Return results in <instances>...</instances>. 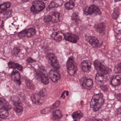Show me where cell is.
<instances>
[{"mask_svg": "<svg viewBox=\"0 0 121 121\" xmlns=\"http://www.w3.org/2000/svg\"><path fill=\"white\" fill-rule=\"evenodd\" d=\"M75 5V3L73 0H70L69 2L66 3L65 4V8L68 10H70L73 9Z\"/></svg>", "mask_w": 121, "mask_h": 121, "instance_id": "obj_30", "label": "cell"}, {"mask_svg": "<svg viewBox=\"0 0 121 121\" xmlns=\"http://www.w3.org/2000/svg\"><path fill=\"white\" fill-rule=\"evenodd\" d=\"M94 65L98 73L102 75H107L112 72L111 69L103 64L102 61L99 60L94 61Z\"/></svg>", "mask_w": 121, "mask_h": 121, "instance_id": "obj_2", "label": "cell"}, {"mask_svg": "<svg viewBox=\"0 0 121 121\" xmlns=\"http://www.w3.org/2000/svg\"><path fill=\"white\" fill-rule=\"evenodd\" d=\"M107 75H102L97 73L95 76V80L98 82L104 83L107 82Z\"/></svg>", "mask_w": 121, "mask_h": 121, "instance_id": "obj_22", "label": "cell"}, {"mask_svg": "<svg viewBox=\"0 0 121 121\" xmlns=\"http://www.w3.org/2000/svg\"><path fill=\"white\" fill-rule=\"evenodd\" d=\"M72 117L75 121L80 120L83 117V114L80 110L75 112L72 114Z\"/></svg>", "mask_w": 121, "mask_h": 121, "instance_id": "obj_25", "label": "cell"}, {"mask_svg": "<svg viewBox=\"0 0 121 121\" xmlns=\"http://www.w3.org/2000/svg\"><path fill=\"white\" fill-rule=\"evenodd\" d=\"M20 49L18 47H15L12 51V54L13 56H16L18 55L20 52Z\"/></svg>", "mask_w": 121, "mask_h": 121, "instance_id": "obj_35", "label": "cell"}, {"mask_svg": "<svg viewBox=\"0 0 121 121\" xmlns=\"http://www.w3.org/2000/svg\"><path fill=\"white\" fill-rule=\"evenodd\" d=\"M37 78L45 85L49 83V81L47 76V72L43 67L39 68L36 73Z\"/></svg>", "mask_w": 121, "mask_h": 121, "instance_id": "obj_5", "label": "cell"}, {"mask_svg": "<svg viewBox=\"0 0 121 121\" xmlns=\"http://www.w3.org/2000/svg\"><path fill=\"white\" fill-rule=\"evenodd\" d=\"M100 88L103 91H104V92L107 91L108 90V88L105 85L101 86H100Z\"/></svg>", "mask_w": 121, "mask_h": 121, "instance_id": "obj_38", "label": "cell"}, {"mask_svg": "<svg viewBox=\"0 0 121 121\" xmlns=\"http://www.w3.org/2000/svg\"><path fill=\"white\" fill-rule=\"evenodd\" d=\"M11 100L14 106L15 111L17 113H21L23 111V107L21 100L19 97L16 95L12 96Z\"/></svg>", "mask_w": 121, "mask_h": 121, "instance_id": "obj_10", "label": "cell"}, {"mask_svg": "<svg viewBox=\"0 0 121 121\" xmlns=\"http://www.w3.org/2000/svg\"><path fill=\"white\" fill-rule=\"evenodd\" d=\"M94 28L95 31L100 34H102L105 32V26L103 22L97 23L95 24Z\"/></svg>", "mask_w": 121, "mask_h": 121, "instance_id": "obj_18", "label": "cell"}, {"mask_svg": "<svg viewBox=\"0 0 121 121\" xmlns=\"http://www.w3.org/2000/svg\"><path fill=\"white\" fill-rule=\"evenodd\" d=\"M64 2L63 0H53L47 9L46 12L49 11L52 8L61 7L63 5Z\"/></svg>", "mask_w": 121, "mask_h": 121, "instance_id": "obj_14", "label": "cell"}, {"mask_svg": "<svg viewBox=\"0 0 121 121\" xmlns=\"http://www.w3.org/2000/svg\"><path fill=\"white\" fill-rule=\"evenodd\" d=\"M87 41L93 48H96L99 47L101 44L97 37L91 36L88 37Z\"/></svg>", "mask_w": 121, "mask_h": 121, "instance_id": "obj_13", "label": "cell"}, {"mask_svg": "<svg viewBox=\"0 0 121 121\" xmlns=\"http://www.w3.org/2000/svg\"><path fill=\"white\" fill-rule=\"evenodd\" d=\"M115 95L117 99L118 100H119L120 101H121V94H120V93H119V94L116 95Z\"/></svg>", "mask_w": 121, "mask_h": 121, "instance_id": "obj_40", "label": "cell"}, {"mask_svg": "<svg viewBox=\"0 0 121 121\" xmlns=\"http://www.w3.org/2000/svg\"><path fill=\"white\" fill-rule=\"evenodd\" d=\"M52 110V109H51V107H49L43 109L41 111V112L42 114H48L49 112H51Z\"/></svg>", "mask_w": 121, "mask_h": 121, "instance_id": "obj_33", "label": "cell"}, {"mask_svg": "<svg viewBox=\"0 0 121 121\" xmlns=\"http://www.w3.org/2000/svg\"><path fill=\"white\" fill-rule=\"evenodd\" d=\"M49 76L53 82H58L61 78V76L58 72L53 70H51L49 73Z\"/></svg>", "mask_w": 121, "mask_h": 121, "instance_id": "obj_16", "label": "cell"}, {"mask_svg": "<svg viewBox=\"0 0 121 121\" xmlns=\"http://www.w3.org/2000/svg\"></svg>", "mask_w": 121, "mask_h": 121, "instance_id": "obj_44", "label": "cell"}, {"mask_svg": "<svg viewBox=\"0 0 121 121\" xmlns=\"http://www.w3.org/2000/svg\"><path fill=\"white\" fill-rule=\"evenodd\" d=\"M114 72L115 73H121V63L117 64L114 69Z\"/></svg>", "mask_w": 121, "mask_h": 121, "instance_id": "obj_32", "label": "cell"}, {"mask_svg": "<svg viewBox=\"0 0 121 121\" xmlns=\"http://www.w3.org/2000/svg\"><path fill=\"white\" fill-rule=\"evenodd\" d=\"M8 66L11 68L16 69L20 71H22L23 69V68L22 65L18 64L15 63L14 62H9Z\"/></svg>", "mask_w": 121, "mask_h": 121, "instance_id": "obj_28", "label": "cell"}, {"mask_svg": "<svg viewBox=\"0 0 121 121\" xmlns=\"http://www.w3.org/2000/svg\"><path fill=\"white\" fill-rule=\"evenodd\" d=\"M84 13L87 15H98L102 14V13L98 7L94 5L90 6L87 9H84Z\"/></svg>", "mask_w": 121, "mask_h": 121, "instance_id": "obj_11", "label": "cell"}, {"mask_svg": "<svg viewBox=\"0 0 121 121\" xmlns=\"http://www.w3.org/2000/svg\"><path fill=\"white\" fill-rule=\"evenodd\" d=\"M27 87L31 89H34V85L32 84L31 82H29V81H28L27 82Z\"/></svg>", "mask_w": 121, "mask_h": 121, "instance_id": "obj_37", "label": "cell"}, {"mask_svg": "<svg viewBox=\"0 0 121 121\" xmlns=\"http://www.w3.org/2000/svg\"><path fill=\"white\" fill-rule=\"evenodd\" d=\"M43 20L44 22L46 23H49L51 22V20L50 15L49 14L48 15H46L44 18Z\"/></svg>", "mask_w": 121, "mask_h": 121, "instance_id": "obj_36", "label": "cell"}, {"mask_svg": "<svg viewBox=\"0 0 121 121\" xmlns=\"http://www.w3.org/2000/svg\"><path fill=\"white\" fill-rule=\"evenodd\" d=\"M27 62L28 63H33V62H35V61L31 57H29L26 60Z\"/></svg>", "mask_w": 121, "mask_h": 121, "instance_id": "obj_39", "label": "cell"}, {"mask_svg": "<svg viewBox=\"0 0 121 121\" xmlns=\"http://www.w3.org/2000/svg\"><path fill=\"white\" fill-rule=\"evenodd\" d=\"M64 39L73 43H76L79 40V37L76 35L70 33H66L64 34Z\"/></svg>", "mask_w": 121, "mask_h": 121, "instance_id": "obj_12", "label": "cell"}, {"mask_svg": "<svg viewBox=\"0 0 121 121\" xmlns=\"http://www.w3.org/2000/svg\"><path fill=\"white\" fill-rule=\"evenodd\" d=\"M47 56L49 62L52 67L56 70H59L60 65L56 55L53 53H49Z\"/></svg>", "mask_w": 121, "mask_h": 121, "instance_id": "obj_8", "label": "cell"}, {"mask_svg": "<svg viewBox=\"0 0 121 121\" xmlns=\"http://www.w3.org/2000/svg\"><path fill=\"white\" fill-rule=\"evenodd\" d=\"M12 79L19 85L21 84V77L19 73L16 70L13 71L12 73Z\"/></svg>", "mask_w": 121, "mask_h": 121, "instance_id": "obj_20", "label": "cell"}, {"mask_svg": "<svg viewBox=\"0 0 121 121\" xmlns=\"http://www.w3.org/2000/svg\"><path fill=\"white\" fill-rule=\"evenodd\" d=\"M8 116V110L4 108H1L0 109V117L2 119H5L7 118Z\"/></svg>", "mask_w": 121, "mask_h": 121, "instance_id": "obj_26", "label": "cell"}, {"mask_svg": "<svg viewBox=\"0 0 121 121\" xmlns=\"http://www.w3.org/2000/svg\"><path fill=\"white\" fill-rule=\"evenodd\" d=\"M53 39L57 42H60L64 40V34L61 31L53 32L51 35Z\"/></svg>", "mask_w": 121, "mask_h": 121, "instance_id": "obj_15", "label": "cell"}, {"mask_svg": "<svg viewBox=\"0 0 121 121\" xmlns=\"http://www.w3.org/2000/svg\"><path fill=\"white\" fill-rule=\"evenodd\" d=\"M62 117V112L60 110H56L52 113V118L54 120L60 119Z\"/></svg>", "mask_w": 121, "mask_h": 121, "instance_id": "obj_24", "label": "cell"}, {"mask_svg": "<svg viewBox=\"0 0 121 121\" xmlns=\"http://www.w3.org/2000/svg\"><path fill=\"white\" fill-rule=\"evenodd\" d=\"M22 0L24 2H27L29 1V0Z\"/></svg>", "mask_w": 121, "mask_h": 121, "instance_id": "obj_42", "label": "cell"}, {"mask_svg": "<svg viewBox=\"0 0 121 121\" xmlns=\"http://www.w3.org/2000/svg\"><path fill=\"white\" fill-rule=\"evenodd\" d=\"M121 0H114V1L115 2H120Z\"/></svg>", "mask_w": 121, "mask_h": 121, "instance_id": "obj_41", "label": "cell"}, {"mask_svg": "<svg viewBox=\"0 0 121 121\" xmlns=\"http://www.w3.org/2000/svg\"><path fill=\"white\" fill-rule=\"evenodd\" d=\"M11 6V3L10 2H7L0 5V13H3L8 8H9Z\"/></svg>", "mask_w": 121, "mask_h": 121, "instance_id": "obj_27", "label": "cell"}, {"mask_svg": "<svg viewBox=\"0 0 121 121\" xmlns=\"http://www.w3.org/2000/svg\"><path fill=\"white\" fill-rule=\"evenodd\" d=\"M45 8V4L42 1H34L30 8L31 13L34 14H37L42 11Z\"/></svg>", "mask_w": 121, "mask_h": 121, "instance_id": "obj_6", "label": "cell"}, {"mask_svg": "<svg viewBox=\"0 0 121 121\" xmlns=\"http://www.w3.org/2000/svg\"><path fill=\"white\" fill-rule=\"evenodd\" d=\"M120 14V10L119 7L114 8L113 13L112 15V17L114 20H117Z\"/></svg>", "mask_w": 121, "mask_h": 121, "instance_id": "obj_31", "label": "cell"}, {"mask_svg": "<svg viewBox=\"0 0 121 121\" xmlns=\"http://www.w3.org/2000/svg\"><path fill=\"white\" fill-rule=\"evenodd\" d=\"M66 66L68 73L70 75H73L78 71L77 65L73 56L68 59L66 62Z\"/></svg>", "mask_w": 121, "mask_h": 121, "instance_id": "obj_4", "label": "cell"}, {"mask_svg": "<svg viewBox=\"0 0 121 121\" xmlns=\"http://www.w3.org/2000/svg\"><path fill=\"white\" fill-rule=\"evenodd\" d=\"M0 107L4 108L8 110L11 109L12 108L11 105L9 103H8L5 99L2 98H0Z\"/></svg>", "mask_w": 121, "mask_h": 121, "instance_id": "obj_23", "label": "cell"}, {"mask_svg": "<svg viewBox=\"0 0 121 121\" xmlns=\"http://www.w3.org/2000/svg\"><path fill=\"white\" fill-rule=\"evenodd\" d=\"M49 14L51 16V22L53 23H57L60 21V14L57 12H52Z\"/></svg>", "mask_w": 121, "mask_h": 121, "instance_id": "obj_19", "label": "cell"}, {"mask_svg": "<svg viewBox=\"0 0 121 121\" xmlns=\"http://www.w3.org/2000/svg\"><path fill=\"white\" fill-rule=\"evenodd\" d=\"M60 104V102L59 100H57L56 102H55L51 106V108L52 110L56 108H57L58 107H59Z\"/></svg>", "mask_w": 121, "mask_h": 121, "instance_id": "obj_34", "label": "cell"}, {"mask_svg": "<svg viewBox=\"0 0 121 121\" xmlns=\"http://www.w3.org/2000/svg\"><path fill=\"white\" fill-rule=\"evenodd\" d=\"M36 31L34 28H30L27 29L25 30L18 34V37L20 39L27 37L30 38L35 35Z\"/></svg>", "mask_w": 121, "mask_h": 121, "instance_id": "obj_7", "label": "cell"}, {"mask_svg": "<svg viewBox=\"0 0 121 121\" xmlns=\"http://www.w3.org/2000/svg\"><path fill=\"white\" fill-rule=\"evenodd\" d=\"M102 93H99L95 94L93 96L90 102L91 107L92 108L94 112L99 110L104 102Z\"/></svg>", "mask_w": 121, "mask_h": 121, "instance_id": "obj_1", "label": "cell"}, {"mask_svg": "<svg viewBox=\"0 0 121 121\" xmlns=\"http://www.w3.org/2000/svg\"><path fill=\"white\" fill-rule=\"evenodd\" d=\"M91 66L92 64L89 60H85L81 63V68L82 70L86 73H88L90 71Z\"/></svg>", "mask_w": 121, "mask_h": 121, "instance_id": "obj_17", "label": "cell"}, {"mask_svg": "<svg viewBox=\"0 0 121 121\" xmlns=\"http://www.w3.org/2000/svg\"><path fill=\"white\" fill-rule=\"evenodd\" d=\"M80 83L83 89L90 90L93 87V81L91 78L83 77L80 79Z\"/></svg>", "mask_w": 121, "mask_h": 121, "instance_id": "obj_9", "label": "cell"}, {"mask_svg": "<svg viewBox=\"0 0 121 121\" xmlns=\"http://www.w3.org/2000/svg\"><path fill=\"white\" fill-rule=\"evenodd\" d=\"M46 91L42 90L39 92L34 93L31 97L32 102L36 104H41L45 101L46 94Z\"/></svg>", "mask_w": 121, "mask_h": 121, "instance_id": "obj_3", "label": "cell"}, {"mask_svg": "<svg viewBox=\"0 0 121 121\" xmlns=\"http://www.w3.org/2000/svg\"><path fill=\"white\" fill-rule=\"evenodd\" d=\"M71 20L73 22H74L77 24L79 23V22L80 21V19L78 13L76 12H75L73 13L71 17Z\"/></svg>", "mask_w": 121, "mask_h": 121, "instance_id": "obj_29", "label": "cell"}, {"mask_svg": "<svg viewBox=\"0 0 121 121\" xmlns=\"http://www.w3.org/2000/svg\"><path fill=\"white\" fill-rule=\"evenodd\" d=\"M121 82V78L120 75L114 76L112 77L111 80V85L114 86L120 85Z\"/></svg>", "mask_w": 121, "mask_h": 121, "instance_id": "obj_21", "label": "cell"}, {"mask_svg": "<svg viewBox=\"0 0 121 121\" xmlns=\"http://www.w3.org/2000/svg\"><path fill=\"white\" fill-rule=\"evenodd\" d=\"M44 0V1H46L47 0Z\"/></svg>", "mask_w": 121, "mask_h": 121, "instance_id": "obj_43", "label": "cell"}]
</instances>
